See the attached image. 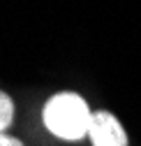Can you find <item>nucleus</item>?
Segmentation results:
<instances>
[{
	"mask_svg": "<svg viewBox=\"0 0 141 146\" xmlns=\"http://www.w3.org/2000/svg\"><path fill=\"white\" fill-rule=\"evenodd\" d=\"M0 146H23V141L7 135V132H0Z\"/></svg>",
	"mask_w": 141,
	"mask_h": 146,
	"instance_id": "nucleus-4",
	"label": "nucleus"
},
{
	"mask_svg": "<svg viewBox=\"0 0 141 146\" xmlns=\"http://www.w3.org/2000/svg\"><path fill=\"white\" fill-rule=\"evenodd\" d=\"M14 114H16V107L9 93L0 90V132H7L12 123H14Z\"/></svg>",
	"mask_w": 141,
	"mask_h": 146,
	"instance_id": "nucleus-3",
	"label": "nucleus"
},
{
	"mask_svg": "<svg viewBox=\"0 0 141 146\" xmlns=\"http://www.w3.org/2000/svg\"><path fill=\"white\" fill-rule=\"evenodd\" d=\"M42 121H44V127L53 137L65 139V141H79L88 137L93 111L79 93L63 90V93L51 95L44 102Z\"/></svg>",
	"mask_w": 141,
	"mask_h": 146,
	"instance_id": "nucleus-1",
	"label": "nucleus"
},
{
	"mask_svg": "<svg viewBox=\"0 0 141 146\" xmlns=\"http://www.w3.org/2000/svg\"><path fill=\"white\" fill-rule=\"evenodd\" d=\"M88 139L93 146H127V132L111 111H95Z\"/></svg>",
	"mask_w": 141,
	"mask_h": 146,
	"instance_id": "nucleus-2",
	"label": "nucleus"
}]
</instances>
